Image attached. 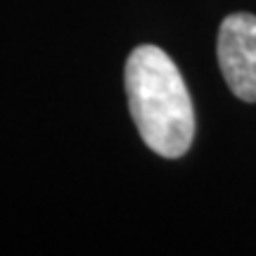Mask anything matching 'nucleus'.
<instances>
[{"instance_id": "1", "label": "nucleus", "mask_w": 256, "mask_h": 256, "mask_svg": "<svg viewBox=\"0 0 256 256\" xmlns=\"http://www.w3.org/2000/svg\"><path fill=\"white\" fill-rule=\"evenodd\" d=\"M124 81L145 145L166 159L183 156L194 138V107L174 60L162 48L140 46L128 55Z\"/></svg>"}, {"instance_id": "2", "label": "nucleus", "mask_w": 256, "mask_h": 256, "mask_svg": "<svg viewBox=\"0 0 256 256\" xmlns=\"http://www.w3.org/2000/svg\"><path fill=\"white\" fill-rule=\"evenodd\" d=\"M218 66L240 100L256 102V14L238 12L218 28Z\"/></svg>"}]
</instances>
